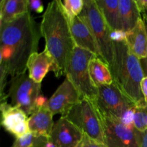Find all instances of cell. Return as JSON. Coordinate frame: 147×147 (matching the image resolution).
I'll return each instance as SVG.
<instances>
[{"label": "cell", "mask_w": 147, "mask_h": 147, "mask_svg": "<svg viewBox=\"0 0 147 147\" xmlns=\"http://www.w3.org/2000/svg\"><path fill=\"white\" fill-rule=\"evenodd\" d=\"M40 30L30 11L0 24V71L11 78L24 74L30 56L37 53Z\"/></svg>", "instance_id": "6da1fadb"}, {"label": "cell", "mask_w": 147, "mask_h": 147, "mask_svg": "<svg viewBox=\"0 0 147 147\" xmlns=\"http://www.w3.org/2000/svg\"><path fill=\"white\" fill-rule=\"evenodd\" d=\"M45 50L51 55L52 70L57 78L65 74L69 57L76 45L70 32V21L63 9L62 1L54 0L47 5L40 26Z\"/></svg>", "instance_id": "7a4b0ae2"}, {"label": "cell", "mask_w": 147, "mask_h": 147, "mask_svg": "<svg viewBox=\"0 0 147 147\" xmlns=\"http://www.w3.org/2000/svg\"><path fill=\"white\" fill-rule=\"evenodd\" d=\"M113 63L109 67L113 83L136 105L145 103L141 90L144 78L141 61L131 53L126 42H114Z\"/></svg>", "instance_id": "3957f363"}, {"label": "cell", "mask_w": 147, "mask_h": 147, "mask_svg": "<svg viewBox=\"0 0 147 147\" xmlns=\"http://www.w3.org/2000/svg\"><path fill=\"white\" fill-rule=\"evenodd\" d=\"M79 17L90 29L98 47L100 57L110 67L114 57V42L110 37L111 30L96 0H84V7Z\"/></svg>", "instance_id": "277c9868"}, {"label": "cell", "mask_w": 147, "mask_h": 147, "mask_svg": "<svg viewBox=\"0 0 147 147\" xmlns=\"http://www.w3.org/2000/svg\"><path fill=\"white\" fill-rule=\"evenodd\" d=\"M95 55L75 46L67 60L66 78L71 82L82 98L96 100L98 88L93 85L89 73V63Z\"/></svg>", "instance_id": "5b68a950"}, {"label": "cell", "mask_w": 147, "mask_h": 147, "mask_svg": "<svg viewBox=\"0 0 147 147\" xmlns=\"http://www.w3.org/2000/svg\"><path fill=\"white\" fill-rule=\"evenodd\" d=\"M94 101L105 113L119 119L126 126H134L136 104L113 83L99 86L97 98Z\"/></svg>", "instance_id": "8992f818"}, {"label": "cell", "mask_w": 147, "mask_h": 147, "mask_svg": "<svg viewBox=\"0 0 147 147\" xmlns=\"http://www.w3.org/2000/svg\"><path fill=\"white\" fill-rule=\"evenodd\" d=\"M41 93V83L33 81L26 73L12 78L10 82L8 96L13 106L23 111L27 116H31L37 109Z\"/></svg>", "instance_id": "52a82bcc"}, {"label": "cell", "mask_w": 147, "mask_h": 147, "mask_svg": "<svg viewBox=\"0 0 147 147\" xmlns=\"http://www.w3.org/2000/svg\"><path fill=\"white\" fill-rule=\"evenodd\" d=\"M64 116L74 123L83 134L105 143L103 126L94 100L82 98Z\"/></svg>", "instance_id": "ba28073f"}, {"label": "cell", "mask_w": 147, "mask_h": 147, "mask_svg": "<svg viewBox=\"0 0 147 147\" xmlns=\"http://www.w3.org/2000/svg\"><path fill=\"white\" fill-rule=\"evenodd\" d=\"M95 104L101 121L105 144L108 147H139L137 130L134 126H126L119 119L103 111L96 102Z\"/></svg>", "instance_id": "9c48e42d"}, {"label": "cell", "mask_w": 147, "mask_h": 147, "mask_svg": "<svg viewBox=\"0 0 147 147\" xmlns=\"http://www.w3.org/2000/svg\"><path fill=\"white\" fill-rule=\"evenodd\" d=\"M82 98L71 82L65 78L63 83L57 88L53 96L48 99L47 107L53 115L61 114L64 116L81 100Z\"/></svg>", "instance_id": "30bf717a"}, {"label": "cell", "mask_w": 147, "mask_h": 147, "mask_svg": "<svg viewBox=\"0 0 147 147\" xmlns=\"http://www.w3.org/2000/svg\"><path fill=\"white\" fill-rule=\"evenodd\" d=\"M1 125L7 131L20 138L30 133L29 128V117L22 109L9 104L7 100L1 101Z\"/></svg>", "instance_id": "8fae6325"}, {"label": "cell", "mask_w": 147, "mask_h": 147, "mask_svg": "<svg viewBox=\"0 0 147 147\" xmlns=\"http://www.w3.org/2000/svg\"><path fill=\"white\" fill-rule=\"evenodd\" d=\"M83 134L66 116H61L53 126L49 139L57 147H78Z\"/></svg>", "instance_id": "7c38bea8"}, {"label": "cell", "mask_w": 147, "mask_h": 147, "mask_svg": "<svg viewBox=\"0 0 147 147\" xmlns=\"http://www.w3.org/2000/svg\"><path fill=\"white\" fill-rule=\"evenodd\" d=\"M70 27L75 45L100 57L98 47L90 29L79 16L70 20Z\"/></svg>", "instance_id": "4fadbf2b"}, {"label": "cell", "mask_w": 147, "mask_h": 147, "mask_svg": "<svg viewBox=\"0 0 147 147\" xmlns=\"http://www.w3.org/2000/svg\"><path fill=\"white\" fill-rule=\"evenodd\" d=\"M54 65V60L51 55L45 49L41 53H34L27 62V68L29 76L35 83H41L44 78Z\"/></svg>", "instance_id": "5bb4252c"}, {"label": "cell", "mask_w": 147, "mask_h": 147, "mask_svg": "<svg viewBox=\"0 0 147 147\" xmlns=\"http://www.w3.org/2000/svg\"><path fill=\"white\" fill-rule=\"evenodd\" d=\"M126 43L129 49L139 60L146 58L147 55V32L143 18L138 22L136 27L126 32Z\"/></svg>", "instance_id": "9a60e30c"}, {"label": "cell", "mask_w": 147, "mask_h": 147, "mask_svg": "<svg viewBox=\"0 0 147 147\" xmlns=\"http://www.w3.org/2000/svg\"><path fill=\"white\" fill-rule=\"evenodd\" d=\"M54 115L47 106L39 108L29 117V128L31 133L49 138L53 130Z\"/></svg>", "instance_id": "2e32d148"}, {"label": "cell", "mask_w": 147, "mask_h": 147, "mask_svg": "<svg viewBox=\"0 0 147 147\" xmlns=\"http://www.w3.org/2000/svg\"><path fill=\"white\" fill-rule=\"evenodd\" d=\"M119 7L121 30L128 32L136 27L142 18L141 12L136 0H119Z\"/></svg>", "instance_id": "e0dca14e"}, {"label": "cell", "mask_w": 147, "mask_h": 147, "mask_svg": "<svg viewBox=\"0 0 147 147\" xmlns=\"http://www.w3.org/2000/svg\"><path fill=\"white\" fill-rule=\"evenodd\" d=\"M28 11H30L28 0H1L0 24L13 22Z\"/></svg>", "instance_id": "ac0fdd59"}, {"label": "cell", "mask_w": 147, "mask_h": 147, "mask_svg": "<svg viewBox=\"0 0 147 147\" xmlns=\"http://www.w3.org/2000/svg\"><path fill=\"white\" fill-rule=\"evenodd\" d=\"M89 73L96 88L113 84V77L109 66L100 57L94 56L89 63Z\"/></svg>", "instance_id": "d6986e66"}, {"label": "cell", "mask_w": 147, "mask_h": 147, "mask_svg": "<svg viewBox=\"0 0 147 147\" xmlns=\"http://www.w3.org/2000/svg\"><path fill=\"white\" fill-rule=\"evenodd\" d=\"M111 31L122 30L119 17V0H96Z\"/></svg>", "instance_id": "ffe728a7"}, {"label": "cell", "mask_w": 147, "mask_h": 147, "mask_svg": "<svg viewBox=\"0 0 147 147\" xmlns=\"http://www.w3.org/2000/svg\"><path fill=\"white\" fill-rule=\"evenodd\" d=\"M48 139L30 132L22 137L17 138L11 147H44Z\"/></svg>", "instance_id": "44dd1931"}, {"label": "cell", "mask_w": 147, "mask_h": 147, "mask_svg": "<svg viewBox=\"0 0 147 147\" xmlns=\"http://www.w3.org/2000/svg\"><path fill=\"white\" fill-rule=\"evenodd\" d=\"M134 126L137 131H147V104L146 103L136 105L134 119Z\"/></svg>", "instance_id": "7402d4cb"}, {"label": "cell", "mask_w": 147, "mask_h": 147, "mask_svg": "<svg viewBox=\"0 0 147 147\" xmlns=\"http://www.w3.org/2000/svg\"><path fill=\"white\" fill-rule=\"evenodd\" d=\"M63 9L69 21L80 15L84 7V0H64L62 1Z\"/></svg>", "instance_id": "603a6c76"}, {"label": "cell", "mask_w": 147, "mask_h": 147, "mask_svg": "<svg viewBox=\"0 0 147 147\" xmlns=\"http://www.w3.org/2000/svg\"><path fill=\"white\" fill-rule=\"evenodd\" d=\"M78 147H108L105 143L93 139L83 134L81 141Z\"/></svg>", "instance_id": "cb8c5ba5"}, {"label": "cell", "mask_w": 147, "mask_h": 147, "mask_svg": "<svg viewBox=\"0 0 147 147\" xmlns=\"http://www.w3.org/2000/svg\"><path fill=\"white\" fill-rule=\"evenodd\" d=\"M110 37L113 42H126L127 35L126 32L123 30H113L111 32Z\"/></svg>", "instance_id": "d4e9b609"}, {"label": "cell", "mask_w": 147, "mask_h": 147, "mask_svg": "<svg viewBox=\"0 0 147 147\" xmlns=\"http://www.w3.org/2000/svg\"><path fill=\"white\" fill-rule=\"evenodd\" d=\"M29 9L34 12L41 13L44 10V6L40 0H30L29 1Z\"/></svg>", "instance_id": "484cf974"}, {"label": "cell", "mask_w": 147, "mask_h": 147, "mask_svg": "<svg viewBox=\"0 0 147 147\" xmlns=\"http://www.w3.org/2000/svg\"><path fill=\"white\" fill-rule=\"evenodd\" d=\"M137 136L139 147H147V131L144 132L137 131Z\"/></svg>", "instance_id": "4316f807"}, {"label": "cell", "mask_w": 147, "mask_h": 147, "mask_svg": "<svg viewBox=\"0 0 147 147\" xmlns=\"http://www.w3.org/2000/svg\"><path fill=\"white\" fill-rule=\"evenodd\" d=\"M141 90H142L145 103L147 104V76L144 78L142 80V83H141Z\"/></svg>", "instance_id": "83f0119b"}, {"label": "cell", "mask_w": 147, "mask_h": 147, "mask_svg": "<svg viewBox=\"0 0 147 147\" xmlns=\"http://www.w3.org/2000/svg\"><path fill=\"white\" fill-rule=\"evenodd\" d=\"M136 4L140 12H145L147 11V0H136Z\"/></svg>", "instance_id": "f1b7e54d"}, {"label": "cell", "mask_w": 147, "mask_h": 147, "mask_svg": "<svg viewBox=\"0 0 147 147\" xmlns=\"http://www.w3.org/2000/svg\"><path fill=\"white\" fill-rule=\"evenodd\" d=\"M145 24H146V32H147V23L146 22H145ZM140 61H141V64H142V69H143L144 74V77H146V76H147V55H146V58L143 59V60H141Z\"/></svg>", "instance_id": "f546056e"}, {"label": "cell", "mask_w": 147, "mask_h": 147, "mask_svg": "<svg viewBox=\"0 0 147 147\" xmlns=\"http://www.w3.org/2000/svg\"><path fill=\"white\" fill-rule=\"evenodd\" d=\"M44 147H57V146H56L52 141H50V139H48V140L47 141L46 144H45Z\"/></svg>", "instance_id": "4dcf8cb0"}, {"label": "cell", "mask_w": 147, "mask_h": 147, "mask_svg": "<svg viewBox=\"0 0 147 147\" xmlns=\"http://www.w3.org/2000/svg\"><path fill=\"white\" fill-rule=\"evenodd\" d=\"M143 17H144L143 19L144 20V21L147 23V11H146L145 12L143 13Z\"/></svg>", "instance_id": "1f68e13d"}]
</instances>
